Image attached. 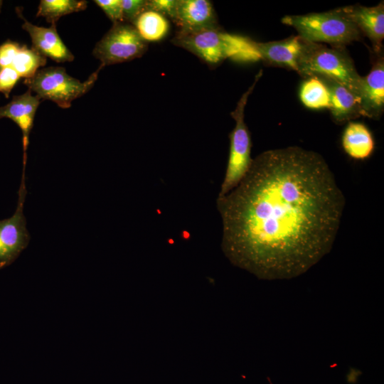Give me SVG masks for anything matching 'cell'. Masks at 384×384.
Instances as JSON below:
<instances>
[{"label": "cell", "instance_id": "cell-1", "mask_svg": "<svg viewBox=\"0 0 384 384\" xmlns=\"http://www.w3.org/2000/svg\"><path fill=\"white\" fill-rule=\"evenodd\" d=\"M345 198L325 159L299 146L265 151L240 183L218 197L221 247L260 279H290L331 249Z\"/></svg>", "mask_w": 384, "mask_h": 384}, {"label": "cell", "instance_id": "cell-2", "mask_svg": "<svg viewBox=\"0 0 384 384\" xmlns=\"http://www.w3.org/2000/svg\"><path fill=\"white\" fill-rule=\"evenodd\" d=\"M171 42L210 65L218 64L227 58L238 61L260 60L256 41L228 33L220 27L192 32L178 31Z\"/></svg>", "mask_w": 384, "mask_h": 384}, {"label": "cell", "instance_id": "cell-3", "mask_svg": "<svg viewBox=\"0 0 384 384\" xmlns=\"http://www.w3.org/2000/svg\"><path fill=\"white\" fill-rule=\"evenodd\" d=\"M282 22L293 27L299 36L309 43L343 48L361 38V32L340 8L321 13L287 15Z\"/></svg>", "mask_w": 384, "mask_h": 384}, {"label": "cell", "instance_id": "cell-4", "mask_svg": "<svg viewBox=\"0 0 384 384\" xmlns=\"http://www.w3.org/2000/svg\"><path fill=\"white\" fill-rule=\"evenodd\" d=\"M297 73L303 77H325L345 86L358 100L361 77L343 48L309 43L299 63Z\"/></svg>", "mask_w": 384, "mask_h": 384}, {"label": "cell", "instance_id": "cell-5", "mask_svg": "<svg viewBox=\"0 0 384 384\" xmlns=\"http://www.w3.org/2000/svg\"><path fill=\"white\" fill-rule=\"evenodd\" d=\"M103 67L100 64L84 82L69 75L63 67L41 68L33 77L25 79L23 84L42 100H50L58 107L66 109L71 106L73 100L84 95L93 87Z\"/></svg>", "mask_w": 384, "mask_h": 384}, {"label": "cell", "instance_id": "cell-6", "mask_svg": "<svg viewBox=\"0 0 384 384\" xmlns=\"http://www.w3.org/2000/svg\"><path fill=\"white\" fill-rule=\"evenodd\" d=\"M262 74V71L260 70L255 76L252 85L243 93L235 109L231 112V116L235 121V126L230 134L229 157L218 197H222L234 189L251 166L253 159L251 158V138L245 122L244 112L248 97Z\"/></svg>", "mask_w": 384, "mask_h": 384}, {"label": "cell", "instance_id": "cell-7", "mask_svg": "<svg viewBox=\"0 0 384 384\" xmlns=\"http://www.w3.org/2000/svg\"><path fill=\"white\" fill-rule=\"evenodd\" d=\"M147 48L148 43L142 38L135 27L122 21L113 23L95 45L92 55L105 67L140 58Z\"/></svg>", "mask_w": 384, "mask_h": 384}, {"label": "cell", "instance_id": "cell-8", "mask_svg": "<svg viewBox=\"0 0 384 384\" xmlns=\"http://www.w3.org/2000/svg\"><path fill=\"white\" fill-rule=\"evenodd\" d=\"M25 171L26 166H23L18 203L14 213L9 218L0 220V270L13 263L31 240L23 214L27 193Z\"/></svg>", "mask_w": 384, "mask_h": 384}, {"label": "cell", "instance_id": "cell-9", "mask_svg": "<svg viewBox=\"0 0 384 384\" xmlns=\"http://www.w3.org/2000/svg\"><path fill=\"white\" fill-rule=\"evenodd\" d=\"M19 18L23 21L22 28L28 33L32 48L39 53L57 63L71 62L74 60L73 54L69 50L59 36L56 23L49 28L41 27L30 23L22 14V9L16 8Z\"/></svg>", "mask_w": 384, "mask_h": 384}, {"label": "cell", "instance_id": "cell-10", "mask_svg": "<svg viewBox=\"0 0 384 384\" xmlns=\"http://www.w3.org/2000/svg\"><path fill=\"white\" fill-rule=\"evenodd\" d=\"M41 100L37 95H33L31 91L28 89L22 95H14L8 104L0 107V119H11L21 130L23 166H26L29 136L33 126L36 110Z\"/></svg>", "mask_w": 384, "mask_h": 384}, {"label": "cell", "instance_id": "cell-11", "mask_svg": "<svg viewBox=\"0 0 384 384\" xmlns=\"http://www.w3.org/2000/svg\"><path fill=\"white\" fill-rule=\"evenodd\" d=\"M309 43L297 36L277 41L256 42L255 46L260 60L297 72L299 63Z\"/></svg>", "mask_w": 384, "mask_h": 384}, {"label": "cell", "instance_id": "cell-12", "mask_svg": "<svg viewBox=\"0 0 384 384\" xmlns=\"http://www.w3.org/2000/svg\"><path fill=\"white\" fill-rule=\"evenodd\" d=\"M358 102L361 116L373 119L381 117L384 110V60L379 58L370 73L361 77Z\"/></svg>", "mask_w": 384, "mask_h": 384}, {"label": "cell", "instance_id": "cell-13", "mask_svg": "<svg viewBox=\"0 0 384 384\" xmlns=\"http://www.w3.org/2000/svg\"><path fill=\"white\" fill-rule=\"evenodd\" d=\"M173 21L178 31L185 32L219 27L213 6L208 0H178Z\"/></svg>", "mask_w": 384, "mask_h": 384}, {"label": "cell", "instance_id": "cell-14", "mask_svg": "<svg viewBox=\"0 0 384 384\" xmlns=\"http://www.w3.org/2000/svg\"><path fill=\"white\" fill-rule=\"evenodd\" d=\"M340 9L358 31L370 40L375 50H379L384 38L383 2L370 7L355 5Z\"/></svg>", "mask_w": 384, "mask_h": 384}, {"label": "cell", "instance_id": "cell-15", "mask_svg": "<svg viewBox=\"0 0 384 384\" xmlns=\"http://www.w3.org/2000/svg\"><path fill=\"white\" fill-rule=\"evenodd\" d=\"M316 78L325 84L329 92V109L336 122L343 123L361 116L358 100L351 91L332 79L321 76Z\"/></svg>", "mask_w": 384, "mask_h": 384}, {"label": "cell", "instance_id": "cell-16", "mask_svg": "<svg viewBox=\"0 0 384 384\" xmlns=\"http://www.w3.org/2000/svg\"><path fill=\"white\" fill-rule=\"evenodd\" d=\"M342 146L351 158L364 159L374 149V140L369 129L363 124L349 122L342 136Z\"/></svg>", "mask_w": 384, "mask_h": 384}, {"label": "cell", "instance_id": "cell-17", "mask_svg": "<svg viewBox=\"0 0 384 384\" xmlns=\"http://www.w3.org/2000/svg\"><path fill=\"white\" fill-rule=\"evenodd\" d=\"M132 24L147 43L161 41L167 36L170 28L167 18L147 9Z\"/></svg>", "mask_w": 384, "mask_h": 384}, {"label": "cell", "instance_id": "cell-18", "mask_svg": "<svg viewBox=\"0 0 384 384\" xmlns=\"http://www.w3.org/2000/svg\"><path fill=\"white\" fill-rule=\"evenodd\" d=\"M87 1L85 0H41L36 17H44L48 23H56L65 15L85 10Z\"/></svg>", "mask_w": 384, "mask_h": 384}, {"label": "cell", "instance_id": "cell-19", "mask_svg": "<svg viewBox=\"0 0 384 384\" xmlns=\"http://www.w3.org/2000/svg\"><path fill=\"white\" fill-rule=\"evenodd\" d=\"M302 103L311 109L330 107V95L325 84L316 77L309 78L300 89Z\"/></svg>", "mask_w": 384, "mask_h": 384}, {"label": "cell", "instance_id": "cell-20", "mask_svg": "<svg viewBox=\"0 0 384 384\" xmlns=\"http://www.w3.org/2000/svg\"><path fill=\"white\" fill-rule=\"evenodd\" d=\"M46 61L47 58L35 49L22 45L11 67L21 78L28 79L33 77L40 68L43 67Z\"/></svg>", "mask_w": 384, "mask_h": 384}, {"label": "cell", "instance_id": "cell-21", "mask_svg": "<svg viewBox=\"0 0 384 384\" xmlns=\"http://www.w3.org/2000/svg\"><path fill=\"white\" fill-rule=\"evenodd\" d=\"M147 0H122L124 21L132 23L146 9Z\"/></svg>", "mask_w": 384, "mask_h": 384}, {"label": "cell", "instance_id": "cell-22", "mask_svg": "<svg viewBox=\"0 0 384 384\" xmlns=\"http://www.w3.org/2000/svg\"><path fill=\"white\" fill-rule=\"evenodd\" d=\"M94 2L102 9L113 23L124 21L122 0H95Z\"/></svg>", "mask_w": 384, "mask_h": 384}, {"label": "cell", "instance_id": "cell-23", "mask_svg": "<svg viewBox=\"0 0 384 384\" xmlns=\"http://www.w3.org/2000/svg\"><path fill=\"white\" fill-rule=\"evenodd\" d=\"M178 0H147L146 9L155 11L174 21Z\"/></svg>", "mask_w": 384, "mask_h": 384}, {"label": "cell", "instance_id": "cell-24", "mask_svg": "<svg viewBox=\"0 0 384 384\" xmlns=\"http://www.w3.org/2000/svg\"><path fill=\"white\" fill-rule=\"evenodd\" d=\"M22 45L20 43L6 41L0 46V70L2 69L11 67L14 60L21 49Z\"/></svg>", "mask_w": 384, "mask_h": 384}, {"label": "cell", "instance_id": "cell-25", "mask_svg": "<svg viewBox=\"0 0 384 384\" xmlns=\"http://www.w3.org/2000/svg\"><path fill=\"white\" fill-rule=\"evenodd\" d=\"M20 78L19 75L12 67H7L0 70V92L6 98L9 97L11 91Z\"/></svg>", "mask_w": 384, "mask_h": 384}, {"label": "cell", "instance_id": "cell-26", "mask_svg": "<svg viewBox=\"0 0 384 384\" xmlns=\"http://www.w3.org/2000/svg\"><path fill=\"white\" fill-rule=\"evenodd\" d=\"M2 4H3V1L0 0V12H1Z\"/></svg>", "mask_w": 384, "mask_h": 384}]
</instances>
